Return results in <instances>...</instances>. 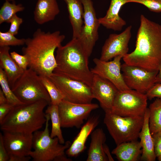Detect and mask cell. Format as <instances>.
<instances>
[{
	"label": "cell",
	"mask_w": 161,
	"mask_h": 161,
	"mask_svg": "<svg viewBox=\"0 0 161 161\" xmlns=\"http://www.w3.org/2000/svg\"><path fill=\"white\" fill-rule=\"evenodd\" d=\"M99 123V116L93 115L90 117L81 127L80 130L66 154L69 157H76L86 148V144L89 135L91 134Z\"/></svg>",
	"instance_id": "e0dca14e"
},
{
	"label": "cell",
	"mask_w": 161,
	"mask_h": 161,
	"mask_svg": "<svg viewBox=\"0 0 161 161\" xmlns=\"http://www.w3.org/2000/svg\"><path fill=\"white\" fill-rule=\"evenodd\" d=\"M149 111L147 108L144 115L143 123L139 137L142 153L141 160L145 161H154L157 158L154 151L153 140L149 127Z\"/></svg>",
	"instance_id": "d6986e66"
},
{
	"label": "cell",
	"mask_w": 161,
	"mask_h": 161,
	"mask_svg": "<svg viewBox=\"0 0 161 161\" xmlns=\"http://www.w3.org/2000/svg\"><path fill=\"white\" fill-rule=\"evenodd\" d=\"M148 109L149 127L152 135L161 130V100L157 98L150 105Z\"/></svg>",
	"instance_id": "484cf974"
},
{
	"label": "cell",
	"mask_w": 161,
	"mask_h": 161,
	"mask_svg": "<svg viewBox=\"0 0 161 161\" xmlns=\"http://www.w3.org/2000/svg\"><path fill=\"white\" fill-rule=\"evenodd\" d=\"M127 2L140 3L146 7L150 11L161 12V0H127Z\"/></svg>",
	"instance_id": "4dcf8cb0"
},
{
	"label": "cell",
	"mask_w": 161,
	"mask_h": 161,
	"mask_svg": "<svg viewBox=\"0 0 161 161\" xmlns=\"http://www.w3.org/2000/svg\"><path fill=\"white\" fill-rule=\"evenodd\" d=\"M14 106L8 102L0 104V124Z\"/></svg>",
	"instance_id": "d590c367"
},
{
	"label": "cell",
	"mask_w": 161,
	"mask_h": 161,
	"mask_svg": "<svg viewBox=\"0 0 161 161\" xmlns=\"http://www.w3.org/2000/svg\"><path fill=\"white\" fill-rule=\"evenodd\" d=\"M89 57L78 38L57 49V66L53 72L82 82L91 87L93 74L89 68Z\"/></svg>",
	"instance_id": "3957f363"
},
{
	"label": "cell",
	"mask_w": 161,
	"mask_h": 161,
	"mask_svg": "<svg viewBox=\"0 0 161 161\" xmlns=\"http://www.w3.org/2000/svg\"><path fill=\"white\" fill-rule=\"evenodd\" d=\"M67 5L72 29V38H78L83 25L84 9L80 0H63Z\"/></svg>",
	"instance_id": "603a6c76"
},
{
	"label": "cell",
	"mask_w": 161,
	"mask_h": 161,
	"mask_svg": "<svg viewBox=\"0 0 161 161\" xmlns=\"http://www.w3.org/2000/svg\"><path fill=\"white\" fill-rule=\"evenodd\" d=\"M61 127L80 128L91 112L99 108L96 103H78L63 99L58 105Z\"/></svg>",
	"instance_id": "30bf717a"
},
{
	"label": "cell",
	"mask_w": 161,
	"mask_h": 161,
	"mask_svg": "<svg viewBox=\"0 0 161 161\" xmlns=\"http://www.w3.org/2000/svg\"><path fill=\"white\" fill-rule=\"evenodd\" d=\"M60 12L56 0H38L34 12L35 21L42 24L54 20Z\"/></svg>",
	"instance_id": "7402d4cb"
},
{
	"label": "cell",
	"mask_w": 161,
	"mask_h": 161,
	"mask_svg": "<svg viewBox=\"0 0 161 161\" xmlns=\"http://www.w3.org/2000/svg\"><path fill=\"white\" fill-rule=\"evenodd\" d=\"M91 88L93 99L98 100L105 112L110 111L119 91L116 87L109 80L94 74Z\"/></svg>",
	"instance_id": "9a60e30c"
},
{
	"label": "cell",
	"mask_w": 161,
	"mask_h": 161,
	"mask_svg": "<svg viewBox=\"0 0 161 161\" xmlns=\"http://www.w3.org/2000/svg\"><path fill=\"white\" fill-rule=\"evenodd\" d=\"M47 120L44 130L33 134L32 149L30 153L33 161H71L66 156L65 151L70 146L69 141L60 143L57 137H52L49 130V115L46 114Z\"/></svg>",
	"instance_id": "5b68a950"
},
{
	"label": "cell",
	"mask_w": 161,
	"mask_h": 161,
	"mask_svg": "<svg viewBox=\"0 0 161 161\" xmlns=\"http://www.w3.org/2000/svg\"><path fill=\"white\" fill-rule=\"evenodd\" d=\"M112 153L118 161H137L142 154V147L137 140L126 142L117 145Z\"/></svg>",
	"instance_id": "cb8c5ba5"
},
{
	"label": "cell",
	"mask_w": 161,
	"mask_h": 161,
	"mask_svg": "<svg viewBox=\"0 0 161 161\" xmlns=\"http://www.w3.org/2000/svg\"><path fill=\"white\" fill-rule=\"evenodd\" d=\"M9 157L4 146L2 134L0 133V161H9Z\"/></svg>",
	"instance_id": "8d00e7d4"
},
{
	"label": "cell",
	"mask_w": 161,
	"mask_h": 161,
	"mask_svg": "<svg viewBox=\"0 0 161 161\" xmlns=\"http://www.w3.org/2000/svg\"><path fill=\"white\" fill-rule=\"evenodd\" d=\"M45 113L49 115L51 121L52 128L50 136L52 138L57 137L60 143L64 144L65 140L61 128V121L58 105L50 104L47 106Z\"/></svg>",
	"instance_id": "d4e9b609"
},
{
	"label": "cell",
	"mask_w": 161,
	"mask_h": 161,
	"mask_svg": "<svg viewBox=\"0 0 161 161\" xmlns=\"http://www.w3.org/2000/svg\"><path fill=\"white\" fill-rule=\"evenodd\" d=\"M153 138L154 151L157 158L161 154V130L152 135Z\"/></svg>",
	"instance_id": "e575fe53"
},
{
	"label": "cell",
	"mask_w": 161,
	"mask_h": 161,
	"mask_svg": "<svg viewBox=\"0 0 161 161\" xmlns=\"http://www.w3.org/2000/svg\"><path fill=\"white\" fill-rule=\"evenodd\" d=\"M23 22L21 18L17 16L16 14L15 15L10 21V25L8 32L14 35H16L18 33L20 26Z\"/></svg>",
	"instance_id": "d6a6232c"
},
{
	"label": "cell",
	"mask_w": 161,
	"mask_h": 161,
	"mask_svg": "<svg viewBox=\"0 0 161 161\" xmlns=\"http://www.w3.org/2000/svg\"><path fill=\"white\" fill-rule=\"evenodd\" d=\"M161 83V66L156 78L155 83Z\"/></svg>",
	"instance_id": "60d3db41"
},
{
	"label": "cell",
	"mask_w": 161,
	"mask_h": 161,
	"mask_svg": "<svg viewBox=\"0 0 161 161\" xmlns=\"http://www.w3.org/2000/svg\"><path fill=\"white\" fill-rule=\"evenodd\" d=\"M10 55L12 58L21 68L24 71L28 69L29 62L26 55H20L15 51L11 52Z\"/></svg>",
	"instance_id": "1f68e13d"
},
{
	"label": "cell",
	"mask_w": 161,
	"mask_h": 161,
	"mask_svg": "<svg viewBox=\"0 0 161 161\" xmlns=\"http://www.w3.org/2000/svg\"><path fill=\"white\" fill-rule=\"evenodd\" d=\"M3 131V142L9 157L29 156L32 149L33 134Z\"/></svg>",
	"instance_id": "2e32d148"
},
{
	"label": "cell",
	"mask_w": 161,
	"mask_h": 161,
	"mask_svg": "<svg viewBox=\"0 0 161 161\" xmlns=\"http://www.w3.org/2000/svg\"><path fill=\"white\" fill-rule=\"evenodd\" d=\"M65 38L58 31L45 32L37 29L32 38L26 39L25 46L22 49L29 61L28 67L39 75L49 77L57 66L55 50Z\"/></svg>",
	"instance_id": "7a4b0ae2"
},
{
	"label": "cell",
	"mask_w": 161,
	"mask_h": 161,
	"mask_svg": "<svg viewBox=\"0 0 161 161\" xmlns=\"http://www.w3.org/2000/svg\"><path fill=\"white\" fill-rule=\"evenodd\" d=\"M106 137L101 128L94 130L91 134V141L87 161H107L108 159L104 150Z\"/></svg>",
	"instance_id": "44dd1931"
},
{
	"label": "cell",
	"mask_w": 161,
	"mask_h": 161,
	"mask_svg": "<svg viewBox=\"0 0 161 161\" xmlns=\"http://www.w3.org/2000/svg\"><path fill=\"white\" fill-rule=\"evenodd\" d=\"M39 76L50 96V104L58 105L64 99L62 93L48 77Z\"/></svg>",
	"instance_id": "f1b7e54d"
},
{
	"label": "cell",
	"mask_w": 161,
	"mask_h": 161,
	"mask_svg": "<svg viewBox=\"0 0 161 161\" xmlns=\"http://www.w3.org/2000/svg\"><path fill=\"white\" fill-rule=\"evenodd\" d=\"M9 46L0 47V67L4 72L11 87L24 71L16 64L9 53Z\"/></svg>",
	"instance_id": "ffe728a7"
},
{
	"label": "cell",
	"mask_w": 161,
	"mask_h": 161,
	"mask_svg": "<svg viewBox=\"0 0 161 161\" xmlns=\"http://www.w3.org/2000/svg\"><path fill=\"white\" fill-rule=\"evenodd\" d=\"M131 28L130 25L120 34H110L102 47L100 59L108 61L118 56L123 57L128 53Z\"/></svg>",
	"instance_id": "5bb4252c"
},
{
	"label": "cell",
	"mask_w": 161,
	"mask_h": 161,
	"mask_svg": "<svg viewBox=\"0 0 161 161\" xmlns=\"http://www.w3.org/2000/svg\"><path fill=\"white\" fill-rule=\"evenodd\" d=\"M26 39H18L7 31H0V47L4 46H19L25 44Z\"/></svg>",
	"instance_id": "f546056e"
},
{
	"label": "cell",
	"mask_w": 161,
	"mask_h": 161,
	"mask_svg": "<svg viewBox=\"0 0 161 161\" xmlns=\"http://www.w3.org/2000/svg\"><path fill=\"white\" fill-rule=\"evenodd\" d=\"M146 94L150 100L155 97L161 100V83H155Z\"/></svg>",
	"instance_id": "836d02e7"
},
{
	"label": "cell",
	"mask_w": 161,
	"mask_h": 161,
	"mask_svg": "<svg viewBox=\"0 0 161 161\" xmlns=\"http://www.w3.org/2000/svg\"><path fill=\"white\" fill-rule=\"evenodd\" d=\"M31 159L30 156L24 157L12 156L9 157V161H28Z\"/></svg>",
	"instance_id": "74e56055"
},
{
	"label": "cell",
	"mask_w": 161,
	"mask_h": 161,
	"mask_svg": "<svg viewBox=\"0 0 161 161\" xmlns=\"http://www.w3.org/2000/svg\"><path fill=\"white\" fill-rule=\"evenodd\" d=\"M122 58L128 65L158 71L161 66V24L141 15L135 48Z\"/></svg>",
	"instance_id": "6da1fadb"
},
{
	"label": "cell",
	"mask_w": 161,
	"mask_h": 161,
	"mask_svg": "<svg viewBox=\"0 0 161 161\" xmlns=\"http://www.w3.org/2000/svg\"><path fill=\"white\" fill-rule=\"evenodd\" d=\"M148 99L146 94L133 89L119 91L110 111L123 117L143 116Z\"/></svg>",
	"instance_id": "ba28073f"
},
{
	"label": "cell",
	"mask_w": 161,
	"mask_h": 161,
	"mask_svg": "<svg viewBox=\"0 0 161 161\" xmlns=\"http://www.w3.org/2000/svg\"><path fill=\"white\" fill-rule=\"evenodd\" d=\"M0 88L8 102L14 106L20 105L24 103L22 102L14 93L10 87L7 77L3 69L0 67Z\"/></svg>",
	"instance_id": "83f0119b"
},
{
	"label": "cell",
	"mask_w": 161,
	"mask_h": 161,
	"mask_svg": "<svg viewBox=\"0 0 161 161\" xmlns=\"http://www.w3.org/2000/svg\"><path fill=\"white\" fill-rule=\"evenodd\" d=\"M80 0L84 9L83 24L77 38L89 57L98 39V29L101 24L96 17L92 0Z\"/></svg>",
	"instance_id": "8fae6325"
},
{
	"label": "cell",
	"mask_w": 161,
	"mask_h": 161,
	"mask_svg": "<svg viewBox=\"0 0 161 161\" xmlns=\"http://www.w3.org/2000/svg\"><path fill=\"white\" fill-rule=\"evenodd\" d=\"M64 97V99L78 103H92L91 88L86 83L53 72L49 77Z\"/></svg>",
	"instance_id": "9c48e42d"
},
{
	"label": "cell",
	"mask_w": 161,
	"mask_h": 161,
	"mask_svg": "<svg viewBox=\"0 0 161 161\" xmlns=\"http://www.w3.org/2000/svg\"><path fill=\"white\" fill-rule=\"evenodd\" d=\"M24 7L21 4H16L14 1L10 3L6 0L0 10V24L9 23L11 18L18 12L23 11Z\"/></svg>",
	"instance_id": "4316f807"
},
{
	"label": "cell",
	"mask_w": 161,
	"mask_h": 161,
	"mask_svg": "<svg viewBox=\"0 0 161 161\" xmlns=\"http://www.w3.org/2000/svg\"><path fill=\"white\" fill-rule=\"evenodd\" d=\"M7 100L1 89H0V104L8 102Z\"/></svg>",
	"instance_id": "ab89813d"
},
{
	"label": "cell",
	"mask_w": 161,
	"mask_h": 161,
	"mask_svg": "<svg viewBox=\"0 0 161 161\" xmlns=\"http://www.w3.org/2000/svg\"><path fill=\"white\" fill-rule=\"evenodd\" d=\"M103 122L117 145L137 140L144 122V116L123 117L105 112Z\"/></svg>",
	"instance_id": "8992f818"
},
{
	"label": "cell",
	"mask_w": 161,
	"mask_h": 161,
	"mask_svg": "<svg viewBox=\"0 0 161 161\" xmlns=\"http://www.w3.org/2000/svg\"><path fill=\"white\" fill-rule=\"evenodd\" d=\"M103 148L104 152L108 158L109 161H114L110 153L108 147L105 143L104 145Z\"/></svg>",
	"instance_id": "f35d334b"
},
{
	"label": "cell",
	"mask_w": 161,
	"mask_h": 161,
	"mask_svg": "<svg viewBox=\"0 0 161 161\" xmlns=\"http://www.w3.org/2000/svg\"><path fill=\"white\" fill-rule=\"evenodd\" d=\"M44 100L14 106L0 124L2 131L32 134L42 128L47 120Z\"/></svg>",
	"instance_id": "277c9868"
},
{
	"label": "cell",
	"mask_w": 161,
	"mask_h": 161,
	"mask_svg": "<svg viewBox=\"0 0 161 161\" xmlns=\"http://www.w3.org/2000/svg\"><path fill=\"white\" fill-rule=\"evenodd\" d=\"M123 56H116L111 61H105L97 58L93 60L95 66L91 69L97 75L113 83L119 91L130 89L125 84L121 72L120 61Z\"/></svg>",
	"instance_id": "4fadbf2b"
},
{
	"label": "cell",
	"mask_w": 161,
	"mask_h": 161,
	"mask_svg": "<svg viewBox=\"0 0 161 161\" xmlns=\"http://www.w3.org/2000/svg\"><path fill=\"white\" fill-rule=\"evenodd\" d=\"M8 1H14V0H7Z\"/></svg>",
	"instance_id": "7bdbcfd3"
},
{
	"label": "cell",
	"mask_w": 161,
	"mask_h": 161,
	"mask_svg": "<svg viewBox=\"0 0 161 161\" xmlns=\"http://www.w3.org/2000/svg\"><path fill=\"white\" fill-rule=\"evenodd\" d=\"M158 160L159 161H161V154L158 157H157Z\"/></svg>",
	"instance_id": "b9f144b4"
},
{
	"label": "cell",
	"mask_w": 161,
	"mask_h": 161,
	"mask_svg": "<svg viewBox=\"0 0 161 161\" xmlns=\"http://www.w3.org/2000/svg\"><path fill=\"white\" fill-rule=\"evenodd\" d=\"M18 98L24 103H30L44 100L51 103L50 96L40 76L29 68L11 88Z\"/></svg>",
	"instance_id": "52a82bcc"
},
{
	"label": "cell",
	"mask_w": 161,
	"mask_h": 161,
	"mask_svg": "<svg viewBox=\"0 0 161 161\" xmlns=\"http://www.w3.org/2000/svg\"><path fill=\"white\" fill-rule=\"evenodd\" d=\"M121 70L124 82L127 87L146 94L155 83L158 71H150L141 67L124 63Z\"/></svg>",
	"instance_id": "7c38bea8"
},
{
	"label": "cell",
	"mask_w": 161,
	"mask_h": 161,
	"mask_svg": "<svg viewBox=\"0 0 161 161\" xmlns=\"http://www.w3.org/2000/svg\"><path fill=\"white\" fill-rule=\"evenodd\" d=\"M127 3V0H111L105 16L98 18L100 24L114 31L122 30L126 22L120 16L119 13L123 6Z\"/></svg>",
	"instance_id": "ac0fdd59"
}]
</instances>
